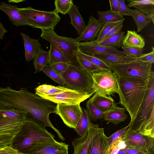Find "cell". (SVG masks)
Instances as JSON below:
<instances>
[{
  "mask_svg": "<svg viewBox=\"0 0 154 154\" xmlns=\"http://www.w3.org/2000/svg\"><path fill=\"white\" fill-rule=\"evenodd\" d=\"M57 105V104L26 90L17 91L9 87L4 89L0 98L1 109H14L26 112L27 118L44 128H51L63 141L64 137L49 119L51 113H56Z\"/></svg>",
  "mask_w": 154,
  "mask_h": 154,
  "instance_id": "1",
  "label": "cell"
},
{
  "mask_svg": "<svg viewBox=\"0 0 154 154\" xmlns=\"http://www.w3.org/2000/svg\"><path fill=\"white\" fill-rule=\"evenodd\" d=\"M113 73L118 86V94L119 97L118 103L124 106L128 112L131 121L144 102L150 85L154 79L146 81L122 77Z\"/></svg>",
  "mask_w": 154,
  "mask_h": 154,
  "instance_id": "2",
  "label": "cell"
},
{
  "mask_svg": "<svg viewBox=\"0 0 154 154\" xmlns=\"http://www.w3.org/2000/svg\"><path fill=\"white\" fill-rule=\"evenodd\" d=\"M128 129L154 138V80L152 82L147 95Z\"/></svg>",
  "mask_w": 154,
  "mask_h": 154,
  "instance_id": "3",
  "label": "cell"
},
{
  "mask_svg": "<svg viewBox=\"0 0 154 154\" xmlns=\"http://www.w3.org/2000/svg\"><path fill=\"white\" fill-rule=\"evenodd\" d=\"M54 139V136L45 128L27 118L25 123L14 137L10 146L24 154L36 143Z\"/></svg>",
  "mask_w": 154,
  "mask_h": 154,
  "instance_id": "4",
  "label": "cell"
},
{
  "mask_svg": "<svg viewBox=\"0 0 154 154\" xmlns=\"http://www.w3.org/2000/svg\"><path fill=\"white\" fill-rule=\"evenodd\" d=\"M61 76L65 82L63 87L88 94L95 93L91 74L82 67L69 64Z\"/></svg>",
  "mask_w": 154,
  "mask_h": 154,
  "instance_id": "5",
  "label": "cell"
},
{
  "mask_svg": "<svg viewBox=\"0 0 154 154\" xmlns=\"http://www.w3.org/2000/svg\"><path fill=\"white\" fill-rule=\"evenodd\" d=\"M40 37L57 47L71 64L81 66L78 60V42L76 38L60 36L52 28L42 30Z\"/></svg>",
  "mask_w": 154,
  "mask_h": 154,
  "instance_id": "6",
  "label": "cell"
},
{
  "mask_svg": "<svg viewBox=\"0 0 154 154\" xmlns=\"http://www.w3.org/2000/svg\"><path fill=\"white\" fill-rule=\"evenodd\" d=\"M18 9L29 26L42 30L50 28L54 29L60 20L58 14L54 10L50 11H42L33 9L31 7L18 8Z\"/></svg>",
  "mask_w": 154,
  "mask_h": 154,
  "instance_id": "7",
  "label": "cell"
},
{
  "mask_svg": "<svg viewBox=\"0 0 154 154\" xmlns=\"http://www.w3.org/2000/svg\"><path fill=\"white\" fill-rule=\"evenodd\" d=\"M108 65L112 72L121 77L146 81L154 79L152 64L143 62L137 58L128 63Z\"/></svg>",
  "mask_w": 154,
  "mask_h": 154,
  "instance_id": "8",
  "label": "cell"
},
{
  "mask_svg": "<svg viewBox=\"0 0 154 154\" xmlns=\"http://www.w3.org/2000/svg\"><path fill=\"white\" fill-rule=\"evenodd\" d=\"M27 116L19 110L0 109V135L14 137L26 122Z\"/></svg>",
  "mask_w": 154,
  "mask_h": 154,
  "instance_id": "9",
  "label": "cell"
},
{
  "mask_svg": "<svg viewBox=\"0 0 154 154\" xmlns=\"http://www.w3.org/2000/svg\"><path fill=\"white\" fill-rule=\"evenodd\" d=\"M91 76L95 93L104 96L118 94L116 80L112 71L103 70L92 73Z\"/></svg>",
  "mask_w": 154,
  "mask_h": 154,
  "instance_id": "10",
  "label": "cell"
},
{
  "mask_svg": "<svg viewBox=\"0 0 154 154\" xmlns=\"http://www.w3.org/2000/svg\"><path fill=\"white\" fill-rule=\"evenodd\" d=\"M121 138L127 148L135 149L145 154H154V138L128 128Z\"/></svg>",
  "mask_w": 154,
  "mask_h": 154,
  "instance_id": "11",
  "label": "cell"
},
{
  "mask_svg": "<svg viewBox=\"0 0 154 154\" xmlns=\"http://www.w3.org/2000/svg\"><path fill=\"white\" fill-rule=\"evenodd\" d=\"M69 145L55 139L40 141L29 148L24 154H69Z\"/></svg>",
  "mask_w": 154,
  "mask_h": 154,
  "instance_id": "12",
  "label": "cell"
},
{
  "mask_svg": "<svg viewBox=\"0 0 154 154\" xmlns=\"http://www.w3.org/2000/svg\"><path fill=\"white\" fill-rule=\"evenodd\" d=\"M82 113L80 104H57L56 114L70 128L75 129Z\"/></svg>",
  "mask_w": 154,
  "mask_h": 154,
  "instance_id": "13",
  "label": "cell"
},
{
  "mask_svg": "<svg viewBox=\"0 0 154 154\" xmlns=\"http://www.w3.org/2000/svg\"><path fill=\"white\" fill-rule=\"evenodd\" d=\"M93 95L88 94L70 89L57 94L40 97L56 104H80Z\"/></svg>",
  "mask_w": 154,
  "mask_h": 154,
  "instance_id": "14",
  "label": "cell"
},
{
  "mask_svg": "<svg viewBox=\"0 0 154 154\" xmlns=\"http://www.w3.org/2000/svg\"><path fill=\"white\" fill-rule=\"evenodd\" d=\"M104 130L97 124L92 123L88 130L82 136L75 139L72 142L74 148L73 154H87L89 143L93 138Z\"/></svg>",
  "mask_w": 154,
  "mask_h": 154,
  "instance_id": "15",
  "label": "cell"
},
{
  "mask_svg": "<svg viewBox=\"0 0 154 154\" xmlns=\"http://www.w3.org/2000/svg\"><path fill=\"white\" fill-rule=\"evenodd\" d=\"M79 50L85 53L92 55L94 54H115L125 55L126 54L113 47L99 44L96 40L87 42H78Z\"/></svg>",
  "mask_w": 154,
  "mask_h": 154,
  "instance_id": "16",
  "label": "cell"
},
{
  "mask_svg": "<svg viewBox=\"0 0 154 154\" xmlns=\"http://www.w3.org/2000/svg\"><path fill=\"white\" fill-rule=\"evenodd\" d=\"M103 24L93 16L89 17L88 23L82 34L76 38L78 42H87L95 40L102 28Z\"/></svg>",
  "mask_w": 154,
  "mask_h": 154,
  "instance_id": "17",
  "label": "cell"
},
{
  "mask_svg": "<svg viewBox=\"0 0 154 154\" xmlns=\"http://www.w3.org/2000/svg\"><path fill=\"white\" fill-rule=\"evenodd\" d=\"M108 148L107 137L104 130L96 135L91 141L87 154H106Z\"/></svg>",
  "mask_w": 154,
  "mask_h": 154,
  "instance_id": "18",
  "label": "cell"
},
{
  "mask_svg": "<svg viewBox=\"0 0 154 154\" xmlns=\"http://www.w3.org/2000/svg\"><path fill=\"white\" fill-rule=\"evenodd\" d=\"M16 5L7 4L4 2L0 3V10L8 16L12 24L18 27L20 26L29 25L27 22L19 13Z\"/></svg>",
  "mask_w": 154,
  "mask_h": 154,
  "instance_id": "19",
  "label": "cell"
},
{
  "mask_svg": "<svg viewBox=\"0 0 154 154\" xmlns=\"http://www.w3.org/2000/svg\"><path fill=\"white\" fill-rule=\"evenodd\" d=\"M92 55L107 65L128 63L137 59V57L129 55H122L115 54H94Z\"/></svg>",
  "mask_w": 154,
  "mask_h": 154,
  "instance_id": "20",
  "label": "cell"
},
{
  "mask_svg": "<svg viewBox=\"0 0 154 154\" xmlns=\"http://www.w3.org/2000/svg\"><path fill=\"white\" fill-rule=\"evenodd\" d=\"M125 108H121L115 104L112 107L107 111L103 118V120L107 121L108 123L111 122L114 125H118L125 121L128 118V115L125 113Z\"/></svg>",
  "mask_w": 154,
  "mask_h": 154,
  "instance_id": "21",
  "label": "cell"
},
{
  "mask_svg": "<svg viewBox=\"0 0 154 154\" xmlns=\"http://www.w3.org/2000/svg\"><path fill=\"white\" fill-rule=\"evenodd\" d=\"M88 101L104 112L110 110L116 104L111 96H104L96 93Z\"/></svg>",
  "mask_w": 154,
  "mask_h": 154,
  "instance_id": "22",
  "label": "cell"
},
{
  "mask_svg": "<svg viewBox=\"0 0 154 154\" xmlns=\"http://www.w3.org/2000/svg\"><path fill=\"white\" fill-rule=\"evenodd\" d=\"M23 40L25 51L26 60L27 62L33 60L34 54L38 48L41 47L39 39H33L22 32L20 33Z\"/></svg>",
  "mask_w": 154,
  "mask_h": 154,
  "instance_id": "23",
  "label": "cell"
},
{
  "mask_svg": "<svg viewBox=\"0 0 154 154\" xmlns=\"http://www.w3.org/2000/svg\"><path fill=\"white\" fill-rule=\"evenodd\" d=\"M145 45V40L141 35L136 31L127 30L123 41V46L142 49Z\"/></svg>",
  "mask_w": 154,
  "mask_h": 154,
  "instance_id": "24",
  "label": "cell"
},
{
  "mask_svg": "<svg viewBox=\"0 0 154 154\" xmlns=\"http://www.w3.org/2000/svg\"><path fill=\"white\" fill-rule=\"evenodd\" d=\"M71 19V23L76 29L78 35H81L86 27L83 18L78 10V7L73 4L68 13Z\"/></svg>",
  "mask_w": 154,
  "mask_h": 154,
  "instance_id": "25",
  "label": "cell"
},
{
  "mask_svg": "<svg viewBox=\"0 0 154 154\" xmlns=\"http://www.w3.org/2000/svg\"><path fill=\"white\" fill-rule=\"evenodd\" d=\"M128 6L136 8L149 17L154 15V0H128Z\"/></svg>",
  "mask_w": 154,
  "mask_h": 154,
  "instance_id": "26",
  "label": "cell"
},
{
  "mask_svg": "<svg viewBox=\"0 0 154 154\" xmlns=\"http://www.w3.org/2000/svg\"><path fill=\"white\" fill-rule=\"evenodd\" d=\"M49 51H44L41 47L36 50L33 57V64L36 72L42 71L43 68L48 64Z\"/></svg>",
  "mask_w": 154,
  "mask_h": 154,
  "instance_id": "27",
  "label": "cell"
},
{
  "mask_svg": "<svg viewBox=\"0 0 154 154\" xmlns=\"http://www.w3.org/2000/svg\"><path fill=\"white\" fill-rule=\"evenodd\" d=\"M70 90L62 86L45 84L40 85L35 88V94L40 96L60 94Z\"/></svg>",
  "mask_w": 154,
  "mask_h": 154,
  "instance_id": "28",
  "label": "cell"
},
{
  "mask_svg": "<svg viewBox=\"0 0 154 154\" xmlns=\"http://www.w3.org/2000/svg\"><path fill=\"white\" fill-rule=\"evenodd\" d=\"M130 11L131 16L137 25L138 32H141L151 21L149 16L137 9H130Z\"/></svg>",
  "mask_w": 154,
  "mask_h": 154,
  "instance_id": "29",
  "label": "cell"
},
{
  "mask_svg": "<svg viewBox=\"0 0 154 154\" xmlns=\"http://www.w3.org/2000/svg\"><path fill=\"white\" fill-rule=\"evenodd\" d=\"M48 51L49 65L57 63H64L71 64L63 53L54 45L50 44V48Z\"/></svg>",
  "mask_w": 154,
  "mask_h": 154,
  "instance_id": "30",
  "label": "cell"
},
{
  "mask_svg": "<svg viewBox=\"0 0 154 154\" xmlns=\"http://www.w3.org/2000/svg\"><path fill=\"white\" fill-rule=\"evenodd\" d=\"M91 121L87 110L84 109L82 110V115L75 129L79 137L88 130L92 124Z\"/></svg>",
  "mask_w": 154,
  "mask_h": 154,
  "instance_id": "31",
  "label": "cell"
},
{
  "mask_svg": "<svg viewBox=\"0 0 154 154\" xmlns=\"http://www.w3.org/2000/svg\"><path fill=\"white\" fill-rule=\"evenodd\" d=\"M125 35V32L121 31L106 39L97 43L100 45L117 49L123 46L122 42Z\"/></svg>",
  "mask_w": 154,
  "mask_h": 154,
  "instance_id": "32",
  "label": "cell"
},
{
  "mask_svg": "<svg viewBox=\"0 0 154 154\" xmlns=\"http://www.w3.org/2000/svg\"><path fill=\"white\" fill-rule=\"evenodd\" d=\"M98 20L103 24L106 22H114L124 21L125 19L118 13L108 10L97 11Z\"/></svg>",
  "mask_w": 154,
  "mask_h": 154,
  "instance_id": "33",
  "label": "cell"
},
{
  "mask_svg": "<svg viewBox=\"0 0 154 154\" xmlns=\"http://www.w3.org/2000/svg\"><path fill=\"white\" fill-rule=\"evenodd\" d=\"M87 110L91 120L95 121L104 118L106 112H103L94 106L88 100L86 103Z\"/></svg>",
  "mask_w": 154,
  "mask_h": 154,
  "instance_id": "34",
  "label": "cell"
},
{
  "mask_svg": "<svg viewBox=\"0 0 154 154\" xmlns=\"http://www.w3.org/2000/svg\"><path fill=\"white\" fill-rule=\"evenodd\" d=\"M54 3V10L63 14H68L74 4L72 0H56Z\"/></svg>",
  "mask_w": 154,
  "mask_h": 154,
  "instance_id": "35",
  "label": "cell"
},
{
  "mask_svg": "<svg viewBox=\"0 0 154 154\" xmlns=\"http://www.w3.org/2000/svg\"><path fill=\"white\" fill-rule=\"evenodd\" d=\"M78 56L89 61L104 70L111 71L108 65L92 55L85 53L79 50Z\"/></svg>",
  "mask_w": 154,
  "mask_h": 154,
  "instance_id": "36",
  "label": "cell"
},
{
  "mask_svg": "<svg viewBox=\"0 0 154 154\" xmlns=\"http://www.w3.org/2000/svg\"><path fill=\"white\" fill-rule=\"evenodd\" d=\"M42 71L54 81L63 86L65 81L61 75L52 69L49 65L45 66Z\"/></svg>",
  "mask_w": 154,
  "mask_h": 154,
  "instance_id": "37",
  "label": "cell"
},
{
  "mask_svg": "<svg viewBox=\"0 0 154 154\" xmlns=\"http://www.w3.org/2000/svg\"><path fill=\"white\" fill-rule=\"evenodd\" d=\"M78 60L81 66L91 74L104 70L89 61L79 56Z\"/></svg>",
  "mask_w": 154,
  "mask_h": 154,
  "instance_id": "38",
  "label": "cell"
},
{
  "mask_svg": "<svg viewBox=\"0 0 154 154\" xmlns=\"http://www.w3.org/2000/svg\"><path fill=\"white\" fill-rule=\"evenodd\" d=\"M126 147L125 142L121 137L115 140L108 147L106 154H117L118 152Z\"/></svg>",
  "mask_w": 154,
  "mask_h": 154,
  "instance_id": "39",
  "label": "cell"
},
{
  "mask_svg": "<svg viewBox=\"0 0 154 154\" xmlns=\"http://www.w3.org/2000/svg\"><path fill=\"white\" fill-rule=\"evenodd\" d=\"M121 22H106L104 23L99 32L96 39L97 42H100L112 28Z\"/></svg>",
  "mask_w": 154,
  "mask_h": 154,
  "instance_id": "40",
  "label": "cell"
},
{
  "mask_svg": "<svg viewBox=\"0 0 154 154\" xmlns=\"http://www.w3.org/2000/svg\"><path fill=\"white\" fill-rule=\"evenodd\" d=\"M122 49L123 52L126 55H129L131 56L137 57L143 54L144 49L127 47L122 46Z\"/></svg>",
  "mask_w": 154,
  "mask_h": 154,
  "instance_id": "41",
  "label": "cell"
},
{
  "mask_svg": "<svg viewBox=\"0 0 154 154\" xmlns=\"http://www.w3.org/2000/svg\"><path fill=\"white\" fill-rule=\"evenodd\" d=\"M152 51L146 54H143L137 58L140 61L152 64L154 62V47L152 48Z\"/></svg>",
  "mask_w": 154,
  "mask_h": 154,
  "instance_id": "42",
  "label": "cell"
},
{
  "mask_svg": "<svg viewBox=\"0 0 154 154\" xmlns=\"http://www.w3.org/2000/svg\"><path fill=\"white\" fill-rule=\"evenodd\" d=\"M128 127V126H127L123 128L118 131L115 133L111 134L109 137H107L108 147L115 140L121 137L124 134Z\"/></svg>",
  "mask_w": 154,
  "mask_h": 154,
  "instance_id": "43",
  "label": "cell"
},
{
  "mask_svg": "<svg viewBox=\"0 0 154 154\" xmlns=\"http://www.w3.org/2000/svg\"><path fill=\"white\" fill-rule=\"evenodd\" d=\"M69 64L64 63H57L49 65L52 69L61 76L66 71Z\"/></svg>",
  "mask_w": 154,
  "mask_h": 154,
  "instance_id": "44",
  "label": "cell"
},
{
  "mask_svg": "<svg viewBox=\"0 0 154 154\" xmlns=\"http://www.w3.org/2000/svg\"><path fill=\"white\" fill-rule=\"evenodd\" d=\"M123 22L124 21H122L112 28L100 42L104 40L121 31L123 27Z\"/></svg>",
  "mask_w": 154,
  "mask_h": 154,
  "instance_id": "45",
  "label": "cell"
},
{
  "mask_svg": "<svg viewBox=\"0 0 154 154\" xmlns=\"http://www.w3.org/2000/svg\"><path fill=\"white\" fill-rule=\"evenodd\" d=\"M119 14L123 16L125 15L131 16L130 9L125 3V0H119Z\"/></svg>",
  "mask_w": 154,
  "mask_h": 154,
  "instance_id": "46",
  "label": "cell"
},
{
  "mask_svg": "<svg viewBox=\"0 0 154 154\" xmlns=\"http://www.w3.org/2000/svg\"><path fill=\"white\" fill-rule=\"evenodd\" d=\"M14 137L0 135V149L10 146Z\"/></svg>",
  "mask_w": 154,
  "mask_h": 154,
  "instance_id": "47",
  "label": "cell"
},
{
  "mask_svg": "<svg viewBox=\"0 0 154 154\" xmlns=\"http://www.w3.org/2000/svg\"><path fill=\"white\" fill-rule=\"evenodd\" d=\"M20 153L10 146L0 149V154H19Z\"/></svg>",
  "mask_w": 154,
  "mask_h": 154,
  "instance_id": "48",
  "label": "cell"
},
{
  "mask_svg": "<svg viewBox=\"0 0 154 154\" xmlns=\"http://www.w3.org/2000/svg\"><path fill=\"white\" fill-rule=\"evenodd\" d=\"M110 5V11L119 13V0H109V1Z\"/></svg>",
  "mask_w": 154,
  "mask_h": 154,
  "instance_id": "49",
  "label": "cell"
},
{
  "mask_svg": "<svg viewBox=\"0 0 154 154\" xmlns=\"http://www.w3.org/2000/svg\"><path fill=\"white\" fill-rule=\"evenodd\" d=\"M122 150L128 154H145L134 149L126 147Z\"/></svg>",
  "mask_w": 154,
  "mask_h": 154,
  "instance_id": "50",
  "label": "cell"
},
{
  "mask_svg": "<svg viewBox=\"0 0 154 154\" xmlns=\"http://www.w3.org/2000/svg\"><path fill=\"white\" fill-rule=\"evenodd\" d=\"M8 32L0 22V40H2L4 35Z\"/></svg>",
  "mask_w": 154,
  "mask_h": 154,
  "instance_id": "51",
  "label": "cell"
},
{
  "mask_svg": "<svg viewBox=\"0 0 154 154\" xmlns=\"http://www.w3.org/2000/svg\"><path fill=\"white\" fill-rule=\"evenodd\" d=\"M117 154H128L122 149L120 150Z\"/></svg>",
  "mask_w": 154,
  "mask_h": 154,
  "instance_id": "52",
  "label": "cell"
},
{
  "mask_svg": "<svg viewBox=\"0 0 154 154\" xmlns=\"http://www.w3.org/2000/svg\"><path fill=\"white\" fill-rule=\"evenodd\" d=\"M24 154L23 153H20V154Z\"/></svg>",
  "mask_w": 154,
  "mask_h": 154,
  "instance_id": "53",
  "label": "cell"
}]
</instances>
